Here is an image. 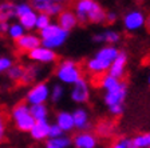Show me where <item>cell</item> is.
I'll return each mask as SVG.
<instances>
[{
	"label": "cell",
	"instance_id": "1",
	"mask_svg": "<svg viewBox=\"0 0 150 148\" xmlns=\"http://www.w3.org/2000/svg\"><path fill=\"white\" fill-rule=\"evenodd\" d=\"M119 53V49L115 46H105L97 51V53L91 59L86 62V68L87 71L93 75L102 76L109 71L110 65L117 59Z\"/></svg>",
	"mask_w": 150,
	"mask_h": 148
},
{
	"label": "cell",
	"instance_id": "2",
	"mask_svg": "<svg viewBox=\"0 0 150 148\" xmlns=\"http://www.w3.org/2000/svg\"><path fill=\"white\" fill-rule=\"evenodd\" d=\"M70 32L64 31L63 28L58 25V23H51L47 28H44L43 31L39 32V37L42 41V47L48 49H55L60 48L63 44L67 41Z\"/></svg>",
	"mask_w": 150,
	"mask_h": 148
},
{
	"label": "cell",
	"instance_id": "3",
	"mask_svg": "<svg viewBox=\"0 0 150 148\" xmlns=\"http://www.w3.org/2000/svg\"><path fill=\"white\" fill-rule=\"evenodd\" d=\"M55 76L60 83L66 86H74L79 79H82V69L76 62L66 59L58 64L55 69Z\"/></svg>",
	"mask_w": 150,
	"mask_h": 148
},
{
	"label": "cell",
	"instance_id": "4",
	"mask_svg": "<svg viewBox=\"0 0 150 148\" xmlns=\"http://www.w3.org/2000/svg\"><path fill=\"white\" fill-rule=\"evenodd\" d=\"M50 93H51V87L48 86V83L47 81H39V83L34 84L27 91L25 102L28 103V105L46 104L50 100Z\"/></svg>",
	"mask_w": 150,
	"mask_h": 148
},
{
	"label": "cell",
	"instance_id": "5",
	"mask_svg": "<svg viewBox=\"0 0 150 148\" xmlns=\"http://www.w3.org/2000/svg\"><path fill=\"white\" fill-rule=\"evenodd\" d=\"M126 96H127V84H126V81L121 80L118 86L105 93L103 100H105V104L107 107H112V105L123 104Z\"/></svg>",
	"mask_w": 150,
	"mask_h": 148
},
{
	"label": "cell",
	"instance_id": "6",
	"mask_svg": "<svg viewBox=\"0 0 150 148\" xmlns=\"http://www.w3.org/2000/svg\"><path fill=\"white\" fill-rule=\"evenodd\" d=\"M123 27L127 32H135L146 24V16L139 9H133L123 16Z\"/></svg>",
	"mask_w": 150,
	"mask_h": 148
},
{
	"label": "cell",
	"instance_id": "7",
	"mask_svg": "<svg viewBox=\"0 0 150 148\" xmlns=\"http://www.w3.org/2000/svg\"><path fill=\"white\" fill-rule=\"evenodd\" d=\"M70 97L76 104H84V103L88 102V99H90V86H88L87 80L84 77L79 79L72 86L71 92H70Z\"/></svg>",
	"mask_w": 150,
	"mask_h": 148
},
{
	"label": "cell",
	"instance_id": "8",
	"mask_svg": "<svg viewBox=\"0 0 150 148\" xmlns=\"http://www.w3.org/2000/svg\"><path fill=\"white\" fill-rule=\"evenodd\" d=\"M28 59L31 62L39 63V64H51V63H55L58 60V53L52 49L44 48V47H38L34 51L28 52Z\"/></svg>",
	"mask_w": 150,
	"mask_h": 148
},
{
	"label": "cell",
	"instance_id": "9",
	"mask_svg": "<svg viewBox=\"0 0 150 148\" xmlns=\"http://www.w3.org/2000/svg\"><path fill=\"white\" fill-rule=\"evenodd\" d=\"M97 1L94 0H78L74 4V13L76 16L78 24H87L88 23V13L95 7Z\"/></svg>",
	"mask_w": 150,
	"mask_h": 148
},
{
	"label": "cell",
	"instance_id": "10",
	"mask_svg": "<svg viewBox=\"0 0 150 148\" xmlns=\"http://www.w3.org/2000/svg\"><path fill=\"white\" fill-rule=\"evenodd\" d=\"M126 64H127V55L123 51H119L117 59L112 62V64L110 65L109 71L106 74L115 77L117 80H122L126 75Z\"/></svg>",
	"mask_w": 150,
	"mask_h": 148
},
{
	"label": "cell",
	"instance_id": "11",
	"mask_svg": "<svg viewBox=\"0 0 150 148\" xmlns=\"http://www.w3.org/2000/svg\"><path fill=\"white\" fill-rule=\"evenodd\" d=\"M16 48L20 51V52H31L35 48L42 46L40 37L36 34H31V32H27L24 36H22L18 41H15Z\"/></svg>",
	"mask_w": 150,
	"mask_h": 148
},
{
	"label": "cell",
	"instance_id": "12",
	"mask_svg": "<svg viewBox=\"0 0 150 148\" xmlns=\"http://www.w3.org/2000/svg\"><path fill=\"white\" fill-rule=\"evenodd\" d=\"M72 114V117H74V126L75 128L81 132H87L91 128V120H90V114L86 108H76Z\"/></svg>",
	"mask_w": 150,
	"mask_h": 148
},
{
	"label": "cell",
	"instance_id": "13",
	"mask_svg": "<svg viewBox=\"0 0 150 148\" xmlns=\"http://www.w3.org/2000/svg\"><path fill=\"white\" fill-rule=\"evenodd\" d=\"M72 144L75 148H97L98 145V136L90 132H79L74 136Z\"/></svg>",
	"mask_w": 150,
	"mask_h": 148
},
{
	"label": "cell",
	"instance_id": "14",
	"mask_svg": "<svg viewBox=\"0 0 150 148\" xmlns=\"http://www.w3.org/2000/svg\"><path fill=\"white\" fill-rule=\"evenodd\" d=\"M55 124L59 127L64 133L71 132L72 130H75L74 117H72L71 112H69V111H59L58 112L55 116Z\"/></svg>",
	"mask_w": 150,
	"mask_h": 148
},
{
	"label": "cell",
	"instance_id": "15",
	"mask_svg": "<svg viewBox=\"0 0 150 148\" xmlns=\"http://www.w3.org/2000/svg\"><path fill=\"white\" fill-rule=\"evenodd\" d=\"M50 124L48 120H40V121H35L34 127L30 131V136L34 140L42 142V140L48 139V132H50Z\"/></svg>",
	"mask_w": 150,
	"mask_h": 148
},
{
	"label": "cell",
	"instance_id": "16",
	"mask_svg": "<svg viewBox=\"0 0 150 148\" xmlns=\"http://www.w3.org/2000/svg\"><path fill=\"white\" fill-rule=\"evenodd\" d=\"M58 25L67 32L74 29V28L78 25V20H76V16H75L74 11H71V9H64V11L58 16Z\"/></svg>",
	"mask_w": 150,
	"mask_h": 148
},
{
	"label": "cell",
	"instance_id": "17",
	"mask_svg": "<svg viewBox=\"0 0 150 148\" xmlns=\"http://www.w3.org/2000/svg\"><path fill=\"white\" fill-rule=\"evenodd\" d=\"M42 75V68L38 64H30L24 67V75H23L22 83L23 84H32L39 79Z\"/></svg>",
	"mask_w": 150,
	"mask_h": 148
},
{
	"label": "cell",
	"instance_id": "18",
	"mask_svg": "<svg viewBox=\"0 0 150 148\" xmlns=\"http://www.w3.org/2000/svg\"><path fill=\"white\" fill-rule=\"evenodd\" d=\"M127 148H150V132L139 133L127 139Z\"/></svg>",
	"mask_w": 150,
	"mask_h": 148
},
{
	"label": "cell",
	"instance_id": "19",
	"mask_svg": "<svg viewBox=\"0 0 150 148\" xmlns=\"http://www.w3.org/2000/svg\"><path fill=\"white\" fill-rule=\"evenodd\" d=\"M88 23H93V24L106 23V11L103 9V7L99 3L95 4V7L88 13Z\"/></svg>",
	"mask_w": 150,
	"mask_h": 148
},
{
	"label": "cell",
	"instance_id": "20",
	"mask_svg": "<svg viewBox=\"0 0 150 148\" xmlns=\"http://www.w3.org/2000/svg\"><path fill=\"white\" fill-rule=\"evenodd\" d=\"M72 144V139H70L69 136H60V137H55V139H47L44 142V147L46 148H70Z\"/></svg>",
	"mask_w": 150,
	"mask_h": 148
},
{
	"label": "cell",
	"instance_id": "21",
	"mask_svg": "<svg viewBox=\"0 0 150 148\" xmlns=\"http://www.w3.org/2000/svg\"><path fill=\"white\" fill-rule=\"evenodd\" d=\"M30 114L34 117L35 121L47 120V117H48V107H47L46 104L30 105Z\"/></svg>",
	"mask_w": 150,
	"mask_h": 148
},
{
	"label": "cell",
	"instance_id": "22",
	"mask_svg": "<svg viewBox=\"0 0 150 148\" xmlns=\"http://www.w3.org/2000/svg\"><path fill=\"white\" fill-rule=\"evenodd\" d=\"M13 121H15L16 128H18L19 131H22V132H30L35 124V120H34V117L31 116V114H27V115H24V116L18 117V119Z\"/></svg>",
	"mask_w": 150,
	"mask_h": 148
},
{
	"label": "cell",
	"instance_id": "23",
	"mask_svg": "<svg viewBox=\"0 0 150 148\" xmlns=\"http://www.w3.org/2000/svg\"><path fill=\"white\" fill-rule=\"evenodd\" d=\"M11 18H15V3L1 1L0 3V22H8Z\"/></svg>",
	"mask_w": 150,
	"mask_h": 148
},
{
	"label": "cell",
	"instance_id": "24",
	"mask_svg": "<svg viewBox=\"0 0 150 148\" xmlns=\"http://www.w3.org/2000/svg\"><path fill=\"white\" fill-rule=\"evenodd\" d=\"M36 16L38 13L35 11H31L30 13L19 19V24L22 25L25 31H32V29H35V25H36Z\"/></svg>",
	"mask_w": 150,
	"mask_h": 148
},
{
	"label": "cell",
	"instance_id": "25",
	"mask_svg": "<svg viewBox=\"0 0 150 148\" xmlns=\"http://www.w3.org/2000/svg\"><path fill=\"white\" fill-rule=\"evenodd\" d=\"M119 81H121V80H117L115 77H112V76H110V75L105 74V75H102V76L99 77L98 83H99L100 88H102V90H105V92H107V91L112 90L114 87L118 86Z\"/></svg>",
	"mask_w": 150,
	"mask_h": 148
},
{
	"label": "cell",
	"instance_id": "26",
	"mask_svg": "<svg viewBox=\"0 0 150 148\" xmlns=\"http://www.w3.org/2000/svg\"><path fill=\"white\" fill-rule=\"evenodd\" d=\"M25 34H27L25 29L19 24V22L18 23H12V24L9 25L8 32H7V35L9 36V39H12L13 41H18L19 39H20L22 36H24Z\"/></svg>",
	"mask_w": 150,
	"mask_h": 148
},
{
	"label": "cell",
	"instance_id": "27",
	"mask_svg": "<svg viewBox=\"0 0 150 148\" xmlns=\"http://www.w3.org/2000/svg\"><path fill=\"white\" fill-rule=\"evenodd\" d=\"M23 75H24V67L20 64H13L7 72V76L12 81H22Z\"/></svg>",
	"mask_w": 150,
	"mask_h": 148
},
{
	"label": "cell",
	"instance_id": "28",
	"mask_svg": "<svg viewBox=\"0 0 150 148\" xmlns=\"http://www.w3.org/2000/svg\"><path fill=\"white\" fill-rule=\"evenodd\" d=\"M64 96V87L63 84L56 83L51 87V93H50V100L52 103H59Z\"/></svg>",
	"mask_w": 150,
	"mask_h": 148
},
{
	"label": "cell",
	"instance_id": "29",
	"mask_svg": "<svg viewBox=\"0 0 150 148\" xmlns=\"http://www.w3.org/2000/svg\"><path fill=\"white\" fill-rule=\"evenodd\" d=\"M31 11H34L31 7V3H27V1H20V3L15 4V18L20 19L22 16L30 13Z\"/></svg>",
	"mask_w": 150,
	"mask_h": 148
},
{
	"label": "cell",
	"instance_id": "30",
	"mask_svg": "<svg viewBox=\"0 0 150 148\" xmlns=\"http://www.w3.org/2000/svg\"><path fill=\"white\" fill-rule=\"evenodd\" d=\"M30 114V105L25 104V103H20V104L15 105L12 108V111H11V117H12V120H16L18 117L20 116H24V115Z\"/></svg>",
	"mask_w": 150,
	"mask_h": 148
},
{
	"label": "cell",
	"instance_id": "31",
	"mask_svg": "<svg viewBox=\"0 0 150 148\" xmlns=\"http://www.w3.org/2000/svg\"><path fill=\"white\" fill-rule=\"evenodd\" d=\"M103 37H105V43H107V46H114L121 40V34L114 29H106L103 32Z\"/></svg>",
	"mask_w": 150,
	"mask_h": 148
},
{
	"label": "cell",
	"instance_id": "32",
	"mask_svg": "<svg viewBox=\"0 0 150 148\" xmlns=\"http://www.w3.org/2000/svg\"><path fill=\"white\" fill-rule=\"evenodd\" d=\"M51 24V18L47 13H38L36 16V25H35V29L40 32L43 31L44 28H47Z\"/></svg>",
	"mask_w": 150,
	"mask_h": 148
},
{
	"label": "cell",
	"instance_id": "33",
	"mask_svg": "<svg viewBox=\"0 0 150 148\" xmlns=\"http://www.w3.org/2000/svg\"><path fill=\"white\" fill-rule=\"evenodd\" d=\"M112 131V123L109 120L100 121L97 127V132L99 136H109Z\"/></svg>",
	"mask_w": 150,
	"mask_h": 148
},
{
	"label": "cell",
	"instance_id": "34",
	"mask_svg": "<svg viewBox=\"0 0 150 148\" xmlns=\"http://www.w3.org/2000/svg\"><path fill=\"white\" fill-rule=\"evenodd\" d=\"M13 65V60L8 56H0V74H7Z\"/></svg>",
	"mask_w": 150,
	"mask_h": 148
},
{
	"label": "cell",
	"instance_id": "35",
	"mask_svg": "<svg viewBox=\"0 0 150 148\" xmlns=\"http://www.w3.org/2000/svg\"><path fill=\"white\" fill-rule=\"evenodd\" d=\"M64 135L62 130H60L59 127L56 126L55 123L50 124V132H48V139H55V137H60V136Z\"/></svg>",
	"mask_w": 150,
	"mask_h": 148
},
{
	"label": "cell",
	"instance_id": "36",
	"mask_svg": "<svg viewBox=\"0 0 150 148\" xmlns=\"http://www.w3.org/2000/svg\"><path fill=\"white\" fill-rule=\"evenodd\" d=\"M109 111L112 116H121L125 111V107L123 104H119V105H112V107H109Z\"/></svg>",
	"mask_w": 150,
	"mask_h": 148
},
{
	"label": "cell",
	"instance_id": "37",
	"mask_svg": "<svg viewBox=\"0 0 150 148\" xmlns=\"http://www.w3.org/2000/svg\"><path fill=\"white\" fill-rule=\"evenodd\" d=\"M111 148H127V137H122L112 143Z\"/></svg>",
	"mask_w": 150,
	"mask_h": 148
},
{
	"label": "cell",
	"instance_id": "38",
	"mask_svg": "<svg viewBox=\"0 0 150 148\" xmlns=\"http://www.w3.org/2000/svg\"><path fill=\"white\" fill-rule=\"evenodd\" d=\"M117 19H118V15H117L115 11H109V12H106V23L112 24V23L117 22Z\"/></svg>",
	"mask_w": 150,
	"mask_h": 148
},
{
	"label": "cell",
	"instance_id": "39",
	"mask_svg": "<svg viewBox=\"0 0 150 148\" xmlns=\"http://www.w3.org/2000/svg\"><path fill=\"white\" fill-rule=\"evenodd\" d=\"M93 41H94V43H105L103 32H98V34H94V35H93Z\"/></svg>",
	"mask_w": 150,
	"mask_h": 148
},
{
	"label": "cell",
	"instance_id": "40",
	"mask_svg": "<svg viewBox=\"0 0 150 148\" xmlns=\"http://www.w3.org/2000/svg\"><path fill=\"white\" fill-rule=\"evenodd\" d=\"M0 132H6V116L3 112H0Z\"/></svg>",
	"mask_w": 150,
	"mask_h": 148
},
{
	"label": "cell",
	"instance_id": "41",
	"mask_svg": "<svg viewBox=\"0 0 150 148\" xmlns=\"http://www.w3.org/2000/svg\"><path fill=\"white\" fill-rule=\"evenodd\" d=\"M9 23L8 22H0V34H7L9 29Z\"/></svg>",
	"mask_w": 150,
	"mask_h": 148
},
{
	"label": "cell",
	"instance_id": "42",
	"mask_svg": "<svg viewBox=\"0 0 150 148\" xmlns=\"http://www.w3.org/2000/svg\"><path fill=\"white\" fill-rule=\"evenodd\" d=\"M3 139H4V133H3V132H0V142H1Z\"/></svg>",
	"mask_w": 150,
	"mask_h": 148
},
{
	"label": "cell",
	"instance_id": "43",
	"mask_svg": "<svg viewBox=\"0 0 150 148\" xmlns=\"http://www.w3.org/2000/svg\"><path fill=\"white\" fill-rule=\"evenodd\" d=\"M147 25H149V28H150V19H149V22H147Z\"/></svg>",
	"mask_w": 150,
	"mask_h": 148
},
{
	"label": "cell",
	"instance_id": "44",
	"mask_svg": "<svg viewBox=\"0 0 150 148\" xmlns=\"http://www.w3.org/2000/svg\"><path fill=\"white\" fill-rule=\"evenodd\" d=\"M147 83H149V86H150V76H149V80H147Z\"/></svg>",
	"mask_w": 150,
	"mask_h": 148
}]
</instances>
